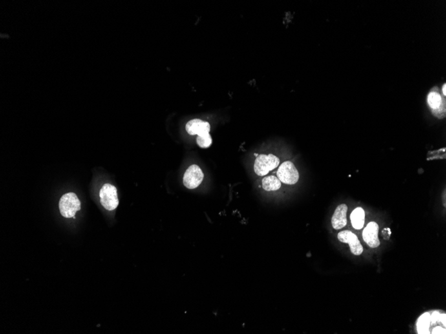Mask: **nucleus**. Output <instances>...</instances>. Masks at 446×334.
I'll return each instance as SVG.
<instances>
[{"mask_svg":"<svg viewBox=\"0 0 446 334\" xmlns=\"http://www.w3.org/2000/svg\"><path fill=\"white\" fill-rule=\"evenodd\" d=\"M59 208L62 216L65 218H73L81 209L80 201L74 193L66 194L59 200Z\"/></svg>","mask_w":446,"mask_h":334,"instance_id":"nucleus-1","label":"nucleus"},{"mask_svg":"<svg viewBox=\"0 0 446 334\" xmlns=\"http://www.w3.org/2000/svg\"><path fill=\"white\" fill-rule=\"evenodd\" d=\"M279 163V159L273 154H261L256 158L254 170L258 176H264L271 170L278 167Z\"/></svg>","mask_w":446,"mask_h":334,"instance_id":"nucleus-2","label":"nucleus"},{"mask_svg":"<svg viewBox=\"0 0 446 334\" xmlns=\"http://www.w3.org/2000/svg\"><path fill=\"white\" fill-rule=\"evenodd\" d=\"M100 203L108 211L115 210L119 204L117 189L113 185L105 183L100 191Z\"/></svg>","mask_w":446,"mask_h":334,"instance_id":"nucleus-3","label":"nucleus"},{"mask_svg":"<svg viewBox=\"0 0 446 334\" xmlns=\"http://www.w3.org/2000/svg\"><path fill=\"white\" fill-rule=\"evenodd\" d=\"M277 178L281 182L286 184H295L299 180V174L297 168L291 161H285L279 168L277 172Z\"/></svg>","mask_w":446,"mask_h":334,"instance_id":"nucleus-4","label":"nucleus"},{"mask_svg":"<svg viewBox=\"0 0 446 334\" xmlns=\"http://www.w3.org/2000/svg\"><path fill=\"white\" fill-rule=\"evenodd\" d=\"M428 103L431 108L433 115L439 119L445 116V99L442 98L438 88H434L428 96Z\"/></svg>","mask_w":446,"mask_h":334,"instance_id":"nucleus-5","label":"nucleus"},{"mask_svg":"<svg viewBox=\"0 0 446 334\" xmlns=\"http://www.w3.org/2000/svg\"><path fill=\"white\" fill-rule=\"evenodd\" d=\"M204 178V174L197 165H192L188 168L183 177V183L188 189H195L199 186Z\"/></svg>","mask_w":446,"mask_h":334,"instance_id":"nucleus-6","label":"nucleus"},{"mask_svg":"<svg viewBox=\"0 0 446 334\" xmlns=\"http://www.w3.org/2000/svg\"><path fill=\"white\" fill-rule=\"evenodd\" d=\"M338 240L342 243H346L350 245L351 252L355 256H360L363 252V246L358 238L353 232L345 230L339 232L337 236Z\"/></svg>","mask_w":446,"mask_h":334,"instance_id":"nucleus-7","label":"nucleus"},{"mask_svg":"<svg viewBox=\"0 0 446 334\" xmlns=\"http://www.w3.org/2000/svg\"><path fill=\"white\" fill-rule=\"evenodd\" d=\"M379 225L376 222H372L368 223L363 232V240L370 247L375 248L380 245V241L378 238Z\"/></svg>","mask_w":446,"mask_h":334,"instance_id":"nucleus-8","label":"nucleus"},{"mask_svg":"<svg viewBox=\"0 0 446 334\" xmlns=\"http://www.w3.org/2000/svg\"><path fill=\"white\" fill-rule=\"evenodd\" d=\"M211 130V126L207 121L202 119H194L188 121L186 124V131L188 134L191 136H199L207 133H209Z\"/></svg>","mask_w":446,"mask_h":334,"instance_id":"nucleus-9","label":"nucleus"},{"mask_svg":"<svg viewBox=\"0 0 446 334\" xmlns=\"http://www.w3.org/2000/svg\"><path fill=\"white\" fill-rule=\"evenodd\" d=\"M348 210V205L346 204L339 205L335 209L332 219H331V223H332L333 228L340 229L346 226Z\"/></svg>","mask_w":446,"mask_h":334,"instance_id":"nucleus-10","label":"nucleus"},{"mask_svg":"<svg viewBox=\"0 0 446 334\" xmlns=\"http://www.w3.org/2000/svg\"><path fill=\"white\" fill-rule=\"evenodd\" d=\"M351 222L353 227L356 229L363 228L365 223V212L361 207H357L351 214Z\"/></svg>","mask_w":446,"mask_h":334,"instance_id":"nucleus-11","label":"nucleus"},{"mask_svg":"<svg viewBox=\"0 0 446 334\" xmlns=\"http://www.w3.org/2000/svg\"><path fill=\"white\" fill-rule=\"evenodd\" d=\"M262 186L266 191H276L281 187V181L276 176H267L262 179Z\"/></svg>","mask_w":446,"mask_h":334,"instance_id":"nucleus-12","label":"nucleus"},{"mask_svg":"<svg viewBox=\"0 0 446 334\" xmlns=\"http://www.w3.org/2000/svg\"><path fill=\"white\" fill-rule=\"evenodd\" d=\"M430 324H431V315L428 312L423 314L417 321V327L418 333H429Z\"/></svg>","mask_w":446,"mask_h":334,"instance_id":"nucleus-13","label":"nucleus"},{"mask_svg":"<svg viewBox=\"0 0 446 334\" xmlns=\"http://www.w3.org/2000/svg\"><path fill=\"white\" fill-rule=\"evenodd\" d=\"M196 143H197L198 147L201 148H208L211 147L212 143H213V140H212V138L209 133H207V134L198 136L197 138H196Z\"/></svg>","mask_w":446,"mask_h":334,"instance_id":"nucleus-14","label":"nucleus"},{"mask_svg":"<svg viewBox=\"0 0 446 334\" xmlns=\"http://www.w3.org/2000/svg\"><path fill=\"white\" fill-rule=\"evenodd\" d=\"M382 234H383L384 238H385L386 240H389L391 236V229L388 228H388L384 229L383 232H382Z\"/></svg>","mask_w":446,"mask_h":334,"instance_id":"nucleus-15","label":"nucleus"},{"mask_svg":"<svg viewBox=\"0 0 446 334\" xmlns=\"http://www.w3.org/2000/svg\"><path fill=\"white\" fill-rule=\"evenodd\" d=\"M432 333H445V329H443L441 327H436V328L432 331Z\"/></svg>","mask_w":446,"mask_h":334,"instance_id":"nucleus-16","label":"nucleus"},{"mask_svg":"<svg viewBox=\"0 0 446 334\" xmlns=\"http://www.w3.org/2000/svg\"><path fill=\"white\" fill-rule=\"evenodd\" d=\"M445 87H446L445 84H443V88H442V91H443V96H445V95H446V90H445L446 88Z\"/></svg>","mask_w":446,"mask_h":334,"instance_id":"nucleus-17","label":"nucleus"}]
</instances>
